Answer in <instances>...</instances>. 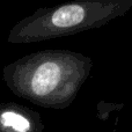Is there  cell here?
I'll list each match as a JSON object with an SVG mask.
<instances>
[{"label": "cell", "instance_id": "1", "mask_svg": "<svg viewBox=\"0 0 132 132\" xmlns=\"http://www.w3.org/2000/svg\"><path fill=\"white\" fill-rule=\"evenodd\" d=\"M94 66L90 57L63 49L26 55L2 67L6 86L20 97L44 107H66Z\"/></svg>", "mask_w": 132, "mask_h": 132}, {"label": "cell", "instance_id": "3", "mask_svg": "<svg viewBox=\"0 0 132 132\" xmlns=\"http://www.w3.org/2000/svg\"><path fill=\"white\" fill-rule=\"evenodd\" d=\"M0 126L11 129L14 132H29L31 130V121L21 110H16L9 105L0 109Z\"/></svg>", "mask_w": 132, "mask_h": 132}, {"label": "cell", "instance_id": "2", "mask_svg": "<svg viewBox=\"0 0 132 132\" xmlns=\"http://www.w3.org/2000/svg\"><path fill=\"white\" fill-rule=\"evenodd\" d=\"M132 0H71L41 7L20 20L8 34L11 44H31L97 29L124 16Z\"/></svg>", "mask_w": 132, "mask_h": 132}]
</instances>
